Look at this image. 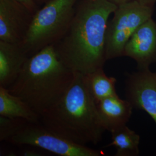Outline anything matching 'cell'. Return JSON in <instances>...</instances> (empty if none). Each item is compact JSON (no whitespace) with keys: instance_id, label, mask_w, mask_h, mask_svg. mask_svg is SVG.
<instances>
[{"instance_id":"6","label":"cell","mask_w":156,"mask_h":156,"mask_svg":"<svg viewBox=\"0 0 156 156\" xmlns=\"http://www.w3.org/2000/svg\"><path fill=\"white\" fill-rule=\"evenodd\" d=\"M6 142L16 146H32L61 156H101V151L71 142L39 123H26Z\"/></svg>"},{"instance_id":"10","label":"cell","mask_w":156,"mask_h":156,"mask_svg":"<svg viewBox=\"0 0 156 156\" xmlns=\"http://www.w3.org/2000/svg\"><path fill=\"white\" fill-rule=\"evenodd\" d=\"M28 58L21 44L0 41V86L8 89Z\"/></svg>"},{"instance_id":"5","label":"cell","mask_w":156,"mask_h":156,"mask_svg":"<svg viewBox=\"0 0 156 156\" xmlns=\"http://www.w3.org/2000/svg\"><path fill=\"white\" fill-rule=\"evenodd\" d=\"M155 7L131 1L117 5L106 33V61L124 55L125 46L135 31L154 13Z\"/></svg>"},{"instance_id":"11","label":"cell","mask_w":156,"mask_h":156,"mask_svg":"<svg viewBox=\"0 0 156 156\" xmlns=\"http://www.w3.org/2000/svg\"><path fill=\"white\" fill-rule=\"evenodd\" d=\"M97 108L103 127L110 133L126 126L134 109L128 100L121 99L117 94L101 100Z\"/></svg>"},{"instance_id":"4","label":"cell","mask_w":156,"mask_h":156,"mask_svg":"<svg viewBox=\"0 0 156 156\" xmlns=\"http://www.w3.org/2000/svg\"><path fill=\"white\" fill-rule=\"evenodd\" d=\"M78 1L51 0L35 13L21 44L29 57L62 38L72 21Z\"/></svg>"},{"instance_id":"14","label":"cell","mask_w":156,"mask_h":156,"mask_svg":"<svg viewBox=\"0 0 156 156\" xmlns=\"http://www.w3.org/2000/svg\"><path fill=\"white\" fill-rule=\"evenodd\" d=\"M85 76L90 93L96 104L108 97L117 94L115 90L116 79L108 76L104 68L98 69Z\"/></svg>"},{"instance_id":"17","label":"cell","mask_w":156,"mask_h":156,"mask_svg":"<svg viewBox=\"0 0 156 156\" xmlns=\"http://www.w3.org/2000/svg\"><path fill=\"white\" fill-rule=\"evenodd\" d=\"M109 1L112 2L113 3L116 4L117 5L122 3L126 2L131 1H136L140 3L141 4L150 6H153V7H155L156 4V0H109Z\"/></svg>"},{"instance_id":"19","label":"cell","mask_w":156,"mask_h":156,"mask_svg":"<svg viewBox=\"0 0 156 156\" xmlns=\"http://www.w3.org/2000/svg\"><path fill=\"white\" fill-rule=\"evenodd\" d=\"M33 1L35 2V3L39 6V5H42V4L45 5V4H46L47 2H49L51 0H33Z\"/></svg>"},{"instance_id":"12","label":"cell","mask_w":156,"mask_h":156,"mask_svg":"<svg viewBox=\"0 0 156 156\" xmlns=\"http://www.w3.org/2000/svg\"><path fill=\"white\" fill-rule=\"evenodd\" d=\"M0 115L20 118L30 123H41L39 115L22 99L2 86H0Z\"/></svg>"},{"instance_id":"18","label":"cell","mask_w":156,"mask_h":156,"mask_svg":"<svg viewBox=\"0 0 156 156\" xmlns=\"http://www.w3.org/2000/svg\"><path fill=\"white\" fill-rule=\"evenodd\" d=\"M24 5L26 6L28 9L32 12L34 14L39 9V6L37 5L33 0H17Z\"/></svg>"},{"instance_id":"3","label":"cell","mask_w":156,"mask_h":156,"mask_svg":"<svg viewBox=\"0 0 156 156\" xmlns=\"http://www.w3.org/2000/svg\"><path fill=\"white\" fill-rule=\"evenodd\" d=\"M75 72L67 68L50 45L28 58L8 89L41 116L54 105L72 83Z\"/></svg>"},{"instance_id":"1","label":"cell","mask_w":156,"mask_h":156,"mask_svg":"<svg viewBox=\"0 0 156 156\" xmlns=\"http://www.w3.org/2000/svg\"><path fill=\"white\" fill-rule=\"evenodd\" d=\"M117 6L109 0H78L66 33L53 45L67 68L84 75L104 68L108 20Z\"/></svg>"},{"instance_id":"2","label":"cell","mask_w":156,"mask_h":156,"mask_svg":"<svg viewBox=\"0 0 156 156\" xmlns=\"http://www.w3.org/2000/svg\"><path fill=\"white\" fill-rule=\"evenodd\" d=\"M41 123L62 138L82 146L97 145L106 131L85 75L76 72L64 94L41 116Z\"/></svg>"},{"instance_id":"13","label":"cell","mask_w":156,"mask_h":156,"mask_svg":"<svg viewBox=\"0 0 156 156\" xmlns=\"http://www.w3.org/2000/svg\"><path fill=\"white\" fill-rule=\"evenodd\" d=\"M111 144L104 146L116 147L115 156H138L140 154V136L126 126L111 133Z\"/></svg>"},{"instance_id":"15","label":"cell","mask_w":156,"mask_h":156,"mask_svg":"<svg viewBox=\"0 0 156 156\" xmlns=\"http://www.w3.org/2000/svg\"><path fill=\"white\" fill-rule=\"evenodd\" d=\"M28 122L20 118L0 115V141L7 142Z\"/></svg>"},{"instance_id":"16","label":"cell","mask_w":156,"mask_h":156,"mask_svg":"<svg viewBox=\"0 0 156 156\" xmlns=\"http://www.w3.org/2000/svg\"><path fill=\"white\" fill-rule=\"evenodd\" d=\"M29 147L27 148H24V149L20 151V155L24 156H45V154L41 151V149L39 150L36 149L37 147L28 146Z\"/></svg>"},{"instance_id":"8","label":"cell","mask_w":156,"mask_h":156,"mask_svg":"<svg viewBox=\"0 0 156 156\" xmlns=\"http://www.w3.org/2000/svg\"><path fill=\"white\" fill-rule=\"evenodd\" d=\"M34 15L17 0H0V41L22 44Z\"/></svg>"},{"instance_id":"9","label":"cell","mask_w":156,"mask_h":156,"mask_svg":"<svg viewBox=\"0 0 156 156\" xmlns=\"http://www.w3.org/2000/svg\"><path fill=\"white\" fill-rule=\"evenodd\" d=\"M134 60L138 69L156 62V21L152 17L139 27L125 46L124 55Z\"/></svg>"},{"instance_id":"7","label":"cell","mask_w":156,"mask_h":156,"mask_svg":"<svg viewBox=\"0 0 156 156\" xmlns=\"http://www.w3.org/2000/svg\"><path fill=\"white\" fill-rule=\"evenodd\" d=\"M126 76V100L133 108L147 113L156 124V72L138 69Z\"/></svg>"}]
</instances>
